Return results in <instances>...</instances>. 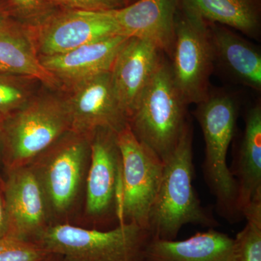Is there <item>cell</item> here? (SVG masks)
Returning <instances> with one entry per match:
<instances>
[{
	"mask_svg": "<svg viewBox=\"0 0 261 261\" xmlns=\"http://www.w3.org/2000/svg\"><path fill=\"white\" fill-rule=\"evenodd\" d=\"M188 106L175 84L169 62L165 58L140 96L128 126L140 142L164 161L176 147L188 123Z\"/></svg>",
	"mask_w": 261,
	"mask_h": 261,
	"instance_id": "277c9868",
	"label": "cell"
},
{
	"mask_svg": "<svg viewBox=\"0 0 261 261\" xmlns=\"http://www.w3.org/2000/svg\"><path fill=\"white\" fill-rule=\"evenodd\" d=\"M1 188L8 236L37 243L51 223L42 189L30 167L27 165L7 169Z\"/></svg>",
	"mask_w": 261,
	"mask_h": 261,
	"instance_id": "8fae6325",
	"label": "cell"
},
{
	"mask_svg": "<svg viewBox=\"0 0 261 261\" xmlns=\"http://www.w3.org/2000/svg\"><path fill=\"white\" fill-rule=\"evenodd\" d=\"M118 142L121 154L119 224H135L147 229L164 163L135 137L128 125L118 132Z\"/></svg>",
	"mask_w": 261,
	"mask_h": 261,
	"instance_id": "9c48e42d",
	"label": "cell"
},
{
	"mask_svg": "<svg viewBox=\"0 0 261 261\" xmlns=\"http://www.w3.org/2000/svg\"><path fill=\"white\" fill-rule=\"evenodd\" d=\"M233 176L238 183V206L242 216L243 211L252 202L261 197L260 101L247 113Z\"/></svg>",
	"mask_w": 261,
	"mask_h": 261,
	"instance_id": "d6986e66",
	"label": "cell"
},
{
	"mask_svg": "<svg viewBox=\"0 0 261 261\" xmlns=\"http://www.w3.org/2000/svg\"><path fill=\"white\" fill-rule=\"evenodd\" d=\"M164 55L154 44L137 38H128L118 51L110 72L115 94L128 121Z\"/></svg>",
	"mask_w": 261,
	"mask_h": 261,
	"instance_id": "4fadbf2b",
	"label": "cell"
},
{
	"mask_svg": "<svg viewBox=\"0 0 261 261\" xmlns=\"http://www.w3.org/2000/svg\"><path fill=\"white\" fill-rule=\"evenodd\" d=\"M51 5H60L70 10L109 11L119 9L132 3V0H41Z\"/></svg>",
	"mask_w": 261,
	"mask_h": 261,
	"instance_id": "cb8c5ba5",
	"label": "cell"
},
{
	"mask_svg": "<svg viewBox=\"0 0 261 261\" xmlns=\"http://www.w3.org/2000/svg\"><path fill=\"white\" fill-rule=\"evenodd\" d=\"M178 3L179 0H135L110 12L122 35L151 42L170 58Z\"/></svg>",
	"mask_w": 261,
	"mask_h": 261,
	"instance_id": "5bb4252c",
	"label": "cell"
},
{
	"mask_svg": "<svg viewBox=\"0 0 261 261\" xmlns=\"http://www.w3.org/2000/svg\"><path fill=\"white\" fill-rule=\"evenodd\" d=\"M27 27L39 58L63 54L89 43L122 35L110 10L48 13Z\"/></svg>",
	"mask_w": 261,
	"mask_h": 261,
	"instance_id": "30bf717a",
	"label": "cell"
},
{
	"mask_svg": "<svg viewBox=\"0 0 261 261\" xmlns=\"http://www.w3.org/2000/svg\"><path fill=\"white\" fill-rule=\"evenodd\" d=\"M231 261H261V220H247L233 239Z\"/></svg>",
	"mask_w": 261,
	"mask_h": 261,
	"instance_id": "7402d4cb",
	"label": "cell"
},
{
	"mask_svg": "<svg viewBox=\"0 0 261 261\" xmlns=\"http://www.w3.org/2000/svg\"><path fill=\"white\" fill-rule=\"evenodd\" d=\"M12 9L32 25L49 13V5L41 0H8Z\"/></svg>",
	"mask_w": 261,
	"mask_h": 261,
	"instance_id": "d4e9b609",
	"label": "cell"
},
{
	"mask_svg": "<svg viewBox=\"0 0 261 261\" xmlns=\"http://www.w3.org/2000/svg\"><path fill=\"white\" fill-rule=\"evenodd\" d=\"M192 128L187 123L176 147L166 159L159 190L149 213L152 239L173 240L188 224L214 226L216 220L201 205L194 188Z\"/></svg>",
	"mask_w": 261,
	"mask_h": 261,
	"instance_id": "7a4b0ae2",
	"label": "cell"
},
{
	"mask_svg": "<svg viewBox=\"0 0 261 261\" xmlns=\"http://www.w3.org/2000/svg\"><path fill=\"white\" fill-rule=\"evenodd\" d=\"M214 64L238 83L261 91V53L250 41L224 25L208 23Z\"/></svg>",
	"mask_w": 261,
	"mask_h": 261,
	"instance_id": "2e32d148",
	"label": "cell"
},
{
	"mask_svg": "<svg viewBox=\"0 0 261 261\" xmlns=\"http://www.w3.org/2000/svg\"><path fill=\"white\" fill-rule=\"evenodd\" d=\"M39 261H68V260L61 254L49 252L45 257Z\"/></svg>",
	"mask_w": 261,
	"mask_h": 261,
	"instance_id": "83f0119b",
	"label": "cell"
},
{
	"mask_svg": "<svg viewBox=\"0 0 261 261\" xmlns=\"http://www.w3.org/2000/svg\"><path fill=\"white\" fill-rule=\"evenodd\" d=\"M49 252L39 244L7 236L0 240V261H39Z\"/></svg>",
	"mask_w": 261,
	"mask_h": 261,
	"instance_id": "603a6c76",
	"label": "cell"
},
{
	"mask_svg": "<svg viewBox=\"0 0 261 261\" xmlns=\"http://www.w3.org/2000/svg\"><path fill=\"white\" fill-rule=\"evenodd\" d=\"M151 239L148 230L135 224H120L108 230L56 224L48 227L36 243L68 261H146Z\"/></svg>",
	"mask_w": 261,
	"mask_h": 261,
	"instance_id": "8992f818",
	"label": "cell"
},
{
	"mask_svg": "<svg viewBox=\"0 0 261 261\" xmlns=\"http://www.w3.org/2000/svg\"><path fill=\"white\" fill-rule=\"evenodd\" d=\"M3 124L7 169L27 166L71 130L65 97L53 92H37Z\"/></svg>",
	"mask_w": 261,
	"mask_h": 261,
	"instance_id": "5b68a950",
	"label": "cell"
},
{
	"mask_svg": "<svg viewBox=\"0 0 261 261\" xmlns=\"http://www.w3.org/2000/svg\"><path fill=\"white\" fill-rule=\"evenodd\" d=\"M127 39L123 35L114 36L63 54L39 58L43 66L61 87L69 89L91 77L111 71L117 55Z\"/></svg>",
	"mask_w": 261,
	"mask_h": 261,
	"instance_id": "9a60e30c",
	"label": "cell"
},
{
	"mask_svg": "<svg viewBox=\"0 0 261 261\" xmlns=\"http://www.w3.org/2000/svg\"><path fill=\"white\" fill-rule=\"evenodd\" d=\"M195 116L205 140V181L216 197L221 216L228 221H236L242 216L238 206V183L226 159L236 128L238 102L226 92H210L205 99L197 105Z\"/></svg>",
	"mask_w": 261,
	"mask_h": 261,
	"instance_id": "3957f363",
	"label": "cell"
},
{
	"mask_svg": "<svg viewBox=\"0 0 261 261\" xmlns=\"http://www.w3.org/2000/svg\"><path fill=\"white\" fill-rule=\"evenodd\" d=\"M6 171L4 130H3V117L0 116V185L5 177Z\"/></svg>",
	"mask_w": 261,
	"mask_h": 261,
	"instance_id": "484cf974",
	"label": "cell"
},
{
	"mask_svg": "<svg viewBox=\"0 0 261 261\" xmlns=\"http://www.w3.org/2000/svg\"><path fill=\"white\" fill-rule=\"evenodd\" d=\"M91 159L80 226L108 230L119 225L121 154L118 133L99 128L90 135Z\"/></svg>",
	"mask_w": 261,
	"mask_h": 261,
	"instance_id": "52a82bcc",
	"label": "cell"
},
{
	"mask_svg": "<svg viewBox=\"0 0 261 261\" xmlns=\"http://www.w3.org/2000/svg\"><path fill=\"white\" fill-rule=\"evenodd\" d=\"M90 159V135L69 130L27 165L42 189L51 225L80 226Z\"/></svg>",
	"mask_w": 261,
	"mask_h": 261,
	"instance_id": "6da1fadb",
	"label": "cell"
},
{
	"mask_svg": "<svg viewBox=\"0 0 261 261\" xmlns=\"http://www.w3.org/2000/svg\"><path fill=\"white\" fill-rule=\"evenodd\" d=\"M5 14H7L6 12L4 11L3 5L0 4V18Z\"/></svg>",
	"mask_w": 261,
	"mask_h": 261,
	"instance_id": "f1b7e54d",
	"label": "cell"
},
{
	"mask_svg": "<svg viewBox=\"0 0 261 261\" xmlns=\"http://www.w3.org/2000/svg\"><path fill=\"white\" fill-rule=\"evenodd\" d=\"M40 83L32 77L0 73V116L17 111L37 93Z\"/></svg>",
	"mask_w": 261,
	"mask_h": 261,
	"instance_id": "44dd1931",
	"label": "cell"
},
{
	"mask_svg": "<svg viewBox=\"0 0 261 261\" xmlns=\"http://www.w3.org/2000/svg\"><path fill=\"white\" fill-rule=\"evenodd\" d=\"M0 73L32 77L54 90L61 87L41 63L28 27L7 14L0 18Z\"/></svg>",
	"mask_w": 261,
	"mask_h": 261,
	"instance_id": "e0dca14e",
	"label": "cell"
},
{
	"mask_svg": "<svg viewBox=\"0 0 261 261\" xmlns=\"http://www.w3.org/2000/svg\"><path fill=\"white\" fill-rule=\"evenodd\" d=\"M207 23H216L258 39L261 31L260 0H180Z\"/></svg>",
	"mask_w": 261,
	"mask_h": 261,
	"instance_id": "ffe728a7",
	"label": "cell"
},
{
	"mask_svg": "<svg viewBox=\"0 0 261 261\" xmlns=\"http://www.w3.org/2000/svg\"><path fill=\"white\" fill-rule=\"evenodd\" d=\"M8 222L5 210L4 197L0 185V240L8 235Z\"/></svg>",
	"mask_w": 261,
	"mask_h": 261,
	"instance_id": "4316f807",
	"label": "cell"
},
{
	"mask_svg": "<svg viewBox=\"0 0 261 261\" xmlns=\"http://www.w3.org/2000/svg\"><path fill=\"white\" fill-rule=\"evenodd\" d=\"M170 60L173 80L187 104L202 102L210 93V78L215 65L208 23L180 0Z\"/></svg>",
	"mask_w": 261,
	"mask_h": 261,
	"instance_id": "ba28073f",
	"label": "cell"
},
{
	"mask_svg": "<svg viewBox=\"0 0 261 261\" xmlns=\"http://www.w3.org/2000/svg\"><path fill=\"white\" fill-rule=\"evenodd\" d=\"M68 90L65 99L71 130L89 136L99 128L118 133L128 126V118L115 94L111 72L94 75Z\"/></svg>",
	"mask_w": 261,
	"mask_h": 261,
	"instance_id": "7c38bea8",
	"label": "cell"
},
{
	"mask_svg": "<svg viewBox=\"0 0 261 261\" xmlns=\"http://www.w3.org/2000/svg\"><path fill=\"white\" fill-rule=\"evenodd\" d=\"M233 239L210 229L183 241L151 239L146 261H231Z\"/></svg>",
	"mask_w": 261,
	"mask_h": 261,
	"instance_id": "ac0fdd59",
	"label": "cell"
}]
</instances>
